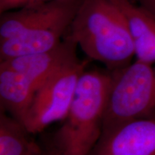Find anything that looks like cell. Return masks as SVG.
<instances>
[{"label": "cell", "mask_w": 155, "mask_h": 155, "mask_svg": "<svg viewBox=\"0 0 155 155\" xmlns=\"http://www.w3.org/2000/svg\"><path fill=\"white\" fill-rule=\"evenodd\" d=\"M124 17L130 31L136 60L155 63V17L131 0H110Z\"/></svg>", "instance_id": "obj_9"}, {"label": "cell", "mask_w": 155, "mask_h": 155, "mask_svg": "<svg viewBox=\"0 0 155 155\" xmlns=\"http://www.w3.org/2000/svg\"><path fill=\"white\" fill-rule=\"evenodd\" d=\"M88 155H155V119L131 120L104 128Z\"/></svg>", "instance_id": "obj_5"}, {"label": "cell", "mask_w": 155, "mask_h": 155, "mask_svg": "<svg viewBox=\"0 0 155 155\" xmlns=\"http://www.w3.org/2000/svg\"><path fill=\"white\" fill-rule=\"evenodd\" d=\"M147 12L155 17V0H131Z\"/></svg>", "instance_id": "obj_13"}, {"label": "cell", "mask_w": 155, "mask_h": 155, "mask_svg": "<svg viewBox=\"0 0 155 155\" xmlns=\"http://www.w3.org/2000/svg\"><path fill=\"white\" fill-rule=\"evenodd\" d=\"M51 1L53 0H0V14Z\"/></svg>", "instance_id": "obj_12"}, {"label": "cell", "mask_w": 155, "mask_h": 155, "mask_svg": "<svg viewBox=\"0 0 155 155\" xmlns=\"http://www.w3.org/2000/svg\"><path fill=\"white\" fill-rule=\"evenodd\" d=\"M43 155H65L56 150L52 146H48L45 149H43Z\"/></svg>", "instance_id": "obj_14"}, {"label": "cell", "mask_w": 155, "mask_h": 155, "mask_svg": "<svg viewBox=\"0 0 155 155\" xmlns=\"http://www.w3.org/2000/svg\"><path fill=\"white\" fill-rule=\"evenodd\" d=\"M111 73L85 71L50 146L65 155H88L102 134Z\"/></svg>", "instance_id": "obj_2"}, {"label": "cell", "mask_w": 155, "mask_h": 155, "mask_svg": "<svg viewBox=\"0 0 155 155\" xmlns=\"http://www.w3.org/2000/svg\"><path fill=\"white\" fill-rule=\"evenodd\" d=\"M21 121L2 109L0 114V155H43V149L31 138Z\"/></svg>", "instance_id": "obj_11"}, {"label": "cell", "mask_w": 155, "mask_h": 155, "mask_svg": "<svg viewBox=\"0 0 155 155\" xmlns=\"http://www.w3.org/2000/svg\"><path fill=\"white\" fill-rule=\"evenodd\" d=\"M77 46L76 42L67 35L53 49L11 58L1 61L0 64L23 73L34 83L38 89L58 71L78 59Z\"/></svg>", "instance_id": "obj_7"}, {"label": "cell", "mask_w": 155, "mask_h": 155, "mask_svg": "<svg viewBox=\"0 0 155 155\" xmlns=\"http://www.w3.org/2000/svg\"><path fill=\"white\" fill-rule=\"evenodd\" d=\"M78 11V10H77ZM76 12L62 15L47 24L0 41V61L48 51L63 40Z\"/></svg>", "instance_id": "obj_6"}, {"label": "cell", "mask_w": 155, "mask_h": 155, "mask_svg": "<svg viewBox=\"0 0 155 155\" xmlns=\"http://www.w3.org/2000/svg\"><path fill=\"white\" fill-rule=\"evenodd\" d=\"M69 34L88 58L109 71L122 68L135 58L127 21L110 0H81Z\"/></svg>", "instance_id": "obj_1"}, {"label": "cell", "mask_w": 155, "mask_h": 155, "mask_svg": "<svg viewBox=\"0 0 155 155\" xmlns=\"http://www.w3.org/2000/svg\"><path fill=\"white\" fill-rule=\"evenodd\" d=\"M37 87L23 73L0 64V101L5 111L22 121Z\"/></svg>", "instance_id": "obj_10"}, {"label": "cell", "mask_w": 155, "mask_h": 155, "mask_svg": "<svg viewBox=\"0 0 155 155\" xmlns=\"http://www.w3.org/2000/svg\"><path fill=\"white\" fill-rule=\"evenodd\" d=\"M87 63V61L78 59L68 64L37 89L21 121L31 134L40 132L51 124L65 119Z\"/></svg>", "instance_id": "obj_4"}, {"label": "cell", "mask_w": 155, "mask_h": 155, "mask_svg": "<svg viewBox=\"0 0 155 155\" xmlns=\"http://www.w3.org/2000/svg\"><path fill=\"white\" fill-rule=\"evenodd\" d=\"M81 0H53L1 15L0 41L39 28L58 17L78 10Z\"/></svg>", "instance_id": "obj_8"}, {"label": "cell", "mask_w": 155, "mask_h": 155, "mask_svg": "<svg viewBox=\"0 0 155 155\" xmlns=\"http://www.w3.org/2000/svg\"><path fill=\"white\" fill-rule=\"evenodd\" d=\"M104 128L139 119H155V63L135 60L111 71Z\"/></svg>", "instance_id": "obj_3"}]
</instances>
